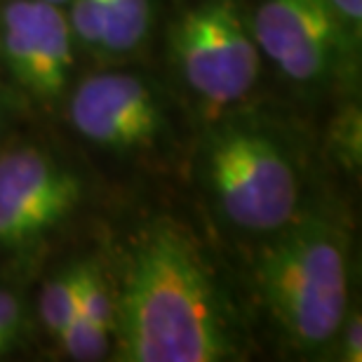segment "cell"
<instances>
[{
	"instance_id": "obj_13",
	"label": "cell",
	"mask_w": 362,
	"mask_h": 362,
	"mask_svg": "<svg viewBox=\"0 0 362 362\" xmlns=\"http://www.w3.org/2000/svg\"><path fill=\"white\" fill-rule=\"evenodd\" d=\"M26 308L24 299L10 287L0 285V358L12 353L24 339Z\"/></svg>"
},
{
	"instance_id": "obj_1",
	"label": "cell",
	"mask_w": 362,
	"mask_h": 362,
	"mask_svg": "<svg viewBox=\"0 0 362 362\" xmlns=\"http://www.w3.org/2000/svg\"><path fill=\"white\" fill-rule=\"evenodd\" d=\"M118 289L113 353L122 362L240 358V322L191 228L158 216L132 238Z\"/></svg>"
},
{
	"instance_id": "obj_11",
	"label": "cell",
	"mask_w": 362,
	"mask_h": 362,
	"mask_svg": "<svg viewBox=\"0 0 362 362\" xmlns=\"http://www.w3.org/2000/svg\"><path fill=\"white\" fill-rule=\"evenodd\" d=\"M78 310L115 334V320H118L115 289L99 262L78 264Z\"/></svg>"
},
{
	"instance_id": "obj_5",
	"label": "cell",
	"mask_w": 362,
	"mask_h": 362,
	"mask_svg": "<svg viewBox=\"0 0 362 362\" xmlns=\"http://www.w3.org/2000/svg\"><path fill=\"white\" fill-rule=\"evenodd\" d=\"M85 205V179L38 141L0 151V257H31L62 233Z\"/></svg>"
},
{
	"instance_id": "obj_17",
	"label": "cell",
	"mask_w": 362,
	"mask_h": 362,
	"mask_svg": "<svg viewBox=\"0 0 362 362\" xmlns=\"http://www.w3.org/2000/svg\"><path fill=\"white\" fill-rule=\"evenodd\" d=\"M0 132H3V111H0Z\"/></svg>"
},
{
	"instance_id": "obj_3",
	"label": "cell",
	"mask_w": 362,
	"mask_h": 362,
	"mask_svg": "<svg viewBox=\"0 0 362 362\" xmlns=\"http://www.w3.org/2000/svg\"><path fill=\"white\" fill-rule=\"evenodd\" d=\"M200 177L216 216L245 235L269 238L301 214L299 165L273 132L221 120L202 141Z\"/></svg>"
},
{
	"instance_id": "obj_6",
	"label": "cell",
	"mask_w": 362,
	"mask_h": 362,
	"mask_svg": "<svg viewBox=\"0 0 362 362\" xmlns=\"http://www.w3.org/2000/svg\"><path fill=\"white\" fill-rule=\"evenodd\" d=\"M71 129L118 158L156 153L172 134L160 88L141 74L104 69L81 78L64 99Z\"/></svg>"
},
{
	"instance_id": "obj_7",
	"label": "cell",
	"mask_w": 362,
	"mask_h": 362,
	"mask_svg": "<svg viewBox=\"0 0 362 362\" xmlns=\"http://www.w3.org/2000/svg\"><path fill=\"white\" fill-rule=\"evenodd\" d=\"M247 24L262 59L289 85L308 92L339 81L360 49L325 0H262Z\"/></svg>"
},
{
	"instance_id": "obj_4",
	"label": "cell",
	"mask_w": 362,
	"mask_h": 362,
	"mask_svg": "<svg viewBox=\"0 0 362 362\" xmlns=\"http://www.w3.org/2000/svg\"><path fill=\"white\" fill-rule=\"evenodd\" d=\"M170 59L184 88L209 111L240 106L262 76V52L233 0H200L170 26Z\"/></svg>"
},
{
	"instance_id": "obj_16",
	"label": "cell",
	"mask_w": 362,
	"mask_h": 362,
	"mask_svg": "<svg viewBox=\"0 0 362 362\" xmlns=\"http://www.w3.org/2000/svg\"><path fill=\"white\" fill-rule=\"evenodd\" d=\"M45 3H52V5H59V7H66L69 0H45Z\"/></svg>"
},
{
	"instance_id": "obj_15",
	"label": "cell",
	"mask_w": 362,
	"mask_h": 362,
	"mask_svg": "<svg viewBox=\"0 0 362 362\" xmlns=\"http://www.w3.org/2000/svg\"><path fill=\"white\" fill-rule=\"evenodd\" d=\"M332 12L337 14V19L341 21L346 31L351 33V38L360 42L362 33V0H325Z\"/></svg>"
},
{
	"instance_id": "obj_9",
	"label": "cell",
	"mask_w": 362,
	"mask_h": 362,
	"mask_svg": "<svg viewBox=\"0 0 362 362\" xmlns=\"http://www.w3.org/2000/svg\"><path fill=\"white\" fill-rule=\"evenodd\" d=\"M156 21L153 0H99V62H120L146 45Z\"/></svg>"
},
{
	"instance_id": "obj_12",
	"label": "cell",
	"mask_w": 362,
	"mask_h": 362,
	"mask_svg": "<svg viewBox=\"0 0 362 362\" xmlns=\"http://www.w3.org/2000/svg\"><path fill=\"white\" fill-rule=\"evenodd\" d=\"M57 344L62 346L66 358L76 362H99L113 358V332L92 322L81 310H76L66 327L59 332Z\"/></svg>"
},
{
	"instance_id": "obj_2",
	"label": "cell",
	"mask_w": 362,
	"mask_h": 362,
	"mask_svg": "<svg viewBox=\"0 0 362 362\" xmlns=\"http://www.w3.org/2000/svg\"><path fill=\"white\" fill-rule=\"evenodd\" d=\"M262 240L250 278L266 317L292 351L329 349L351 308L346 233L325 216L299 214Z\"/></svg>"
},
{
	"instance_id": "obj_8",
	"label": "cell",
	"mask_w": 362,
	"mask_h": 362,
	"mask_svg": "<svg viewBox=\"0 0 362 362\" xmlns=\"http://www.w3.org/2000/svg\"><path fill=\"white\" fill-rule=\"evenodd\" d=\"M76 52L64 7L45 0H5L0 7V62L17 88L42 108L64 104Z\"/></svg>"
},
{
	"instance_id": "obj_14",
	"label": "cell",
	"mask_w": 362,
	"mask_h": 362,
	"mask_svg": "<svg viewBox=\"0 0 362 362\" xmlns=\"http://www.w3.org/2000/svg\"><path fill=\"white\" fill-rule=\"evenodd\" d=\"M332 346H334L337 360H344V362L362 360V317L358 310L349 308V313H346Z\"/></svg>"
},
{
	"instance_id": "obj_10",
	"label": "cell",
	"mask_w": 362,
	"mask_h": 362,
	"mask_svg": "<svg viewBox=\"0 0 362 362\" xmlns=\"http://www.w3.org/2000/svg\"><path fill=\"white\" fill-rule=\"evenodd\" d=\"M78 310V264H69L64 269L54 271L49 278L40 285L38 303L35 313L47 332L57 341L59 332L66 327V322Z\"/></svg>"
}]
</instances>
